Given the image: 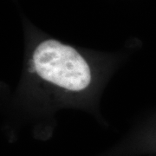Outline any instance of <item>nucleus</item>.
Instances as JSON below:
<instances>
[{
  "instance_id": "nucleus-1",
  "label": "nucleus",
  "mask_w": 156,
  "mask_h": 156,
  "mask_svg": "<svg viewBox=\"0 0 156 156\" xmlns=\"http://www.w3.org/2000/svg\"><path fill=\"white\" fill-rule=\"evenodd\" d=\"M31 64L39 78L62 90L82 92L92 82V70L86 59L75 48L56 40L39 44Z\"/></svg>"
}]
</instances>
